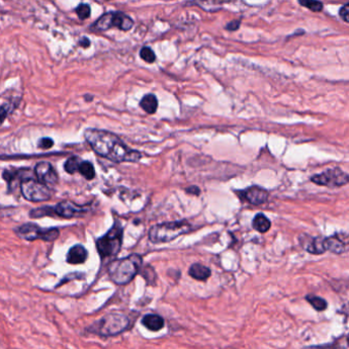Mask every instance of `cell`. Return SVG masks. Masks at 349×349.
<instances>
[{
	"label": "cell",
	"mask_w": 349,
	"mask_h": 349,
	"mask_svg": "<svg viewBox=\"0 0 349 349\" xmlns=\"http://www.w3.org/2000/svg\"><path fill=\"white\" fill-rule=\"evenodd\" d=\"M84 137L96 154L112 162L136 163L142 157L138 151L129 148L110 131L87 128L84 131Z\"/></svg>",
	"instance_id": "obj_1"
},
{
	"label": "cell",
	"mask_w": 349,
	"mask_h": 349,
	"mask_svg": "<svg viewBox=\"0 0 349 349\" xmlns=\"http://www.w3.org/2000/svg\"><path fill=\"white\" fill-rule=\"evenodd\" d=\"M142 266L138 254H131L122 259H116L107 266L111 280L117 285H126L134 279Z\"/></svg>",
	"instance_id": "obj_2"
},
{
	"label": "cell",
	"mask_w": 349,
	"mask_h": 349,
	"mask_svg": "<svg viewBox=\"0 0 349 349\" xmlns=\"http://www.w3.org/2000/svg\"><path fill=\"white\" fill-rule=\"evenodd\" d=\"M190 230L191 225L187 220L164 222L154 225L150 230L149 238L151 242L156 244L168 243L179 236L188 234Z\"/></svg>",
	"instance_id": "obj_3"
},
{
	"label": "cell",
	"mask_w": 349,
	"mask_h": 349,
	"mask_svg": "<svg viewBox=\"0 0 349 349\" xmlns=\"http://www.w3.org/2000/svg\"><path fill=\"white\" fill-rule=\"evenodd\" d=\"M129 324L130 321L126 316L121 314H109L95 322L88 330L96 335L111 337L124 332Z\"/></svg>",
	"instance_id": "obj_4"
},
{
	"label": "cell",
	"mask_w": 349,
	"mask_h": 349,
	"mask_svg": "<svg viewBox=\"0 0 349 349\" xmlns=\"http://www.w3.org/2000/svg\"><path fill=\"white\" fill-rule=\"evenodd\" d=\"M123 228L118 222L110 228L109 232L96 240V249L102 259L116 256L122 246Z\"/></svg>",
	"instance_id": "obj_5"
},
{
	"label": "cell",
	"mask_w": 349,
	"mask_h": 349,
	"mask_svg": "<svg viewBox=\"0 0 349 349\" xmlns=\"http://www.w3.org/2000/svg\"><path fill=\"white\" fill-rule=\"evenodd\" d=\"M87 211L86 208L76 205L74 203L69 201H64L56 204L54 207H42L34 209L30 212V217L32 218H39L43 216H59L64 218H72L76 216H81L83 213Z\"/></svg>",
	"instance_id": "obj_6"
},
{
	"label": "cell",
	"mask_w": 349,
	"mask_h": 349,
	"mask_svg": "<svg viewBox=\"0 0 349 349\" xmlns=\"http://www.w3.org/2000/svg\"><path fill=\"white\" fill-rule=\"evenodd\" d=\"M134 25V22L128 15L121 11H109L96 20L92 28L98 31H107L111 28H118L121 31H129Z\"/></svg>",
	"instance_id": "obj_7"
},
{
	"label": "cell",
	"mask_w": 349,
	"mask_h": 349,
	"mask_svg": "<svg viewBox=\"0 0 349 349\" xmlns=\"http://www.w3.org/2000/svg\"><path fill=\"white\" fill-rule=\"evenodd\" d=\"M23 197L30 202H45L52 198V190L38 179L28 178L21 184Z\"/></svg>",
	"instance_id": "obj_8"
},
{
	"label": "cell",
	"mask_w": 349,
	"mask_h": 349,
	"mask_svg": "<svg viewBox=\"0 0 349 349\" xmlns=\"http://www.w3.org/2000/svg\"><path fill=\"white\" fill-rule=\"evenodd\" d=\"M16 233L24 240H43L45 242H53L59 235L57 228H42L34 223H26L19 226L16 228Z\"/></svg>",
	"instance_id": "obj_9"
},
{
	"label": "cell",
	"mask_w": 349,
	"mask_h": 349,
	"mask_svg": "<svg viewBox=\"0 0 349 349\" xmlns=\"http://www.w3.org/2000/svg\"><path fill=\"white\" fill-rule=\"evenodd\" d=\"M311 182L328 188H340L349 183V175L339 168H332L321 174L312 176Z\"/></svg>",
	"instance_id": "obj_10"
},
{
	"label": "cell",
	"mask_w": 349,
	"mask_h": 349,
	"mask_svg": "<svg viewBox=\"0 0 349 349\" xmlns=\"http://www.w3.org/2000/svg\"><path fill=\"white\" fill-rule=\"evenodd\" d=\"M34 173L39 182L45 185H55L58 180L57 173L54 166L48 162H39L34 168Z\"/></svg>",
	"instance_id": "obj_11"
},
{
	"label": "cell",
	"mask_w": 349,
	"mask_h": 349,
	"mask_svg": "<svg viewBox=\"0 0 349 349\" xmlns=\"http://www.w3.org/2000/svg\"><path fill=\"white\" fill-rule=\"evenodd\" d=\"M299 242L301 244L302 248L311 254H322L326 252L324 248V239L322 238H314L307 235H302L299 238Z\"/></svg>",
	"instance_id": "obj_12"
},
{
	"label": "cell",
	"mask_w": 349,
	"mask_h": 349,
	"mask_svg": "<svg viewBox=\"0 0 349 349\" xmlns=\"http://www.w3.org/2000/svg\"><path fill=\"white\" fill-rule=\"evenodd\" d=\"M344 236L337 234L333 237L324 239V248L326 251H330L335 254H341L348 249V239L345 240Z\"/></svg>",
	"instance_id": "obj_13"
},
{
	"label": "cell",
	"mask_w": 349,
	"mask_h": 349,
	"mask_svg": "<svg viewBox=\"0 0 349 349\" xmlns=\"http://www.w3.org/2000/svg\"><path fill=\"white\" fill-rule=\"evenodd\" d=\"M243 197L252 205H261L268 198V192L259 187H251L243 191Z\"/></svg>",
	"instance_id": "obj_14"
},
{
	"label": "cell",
	"mask_w": 349,
	"mask_h": 349,
	"mask_svg": "<svg viewBox=\"0 0 349 349\" xmlns=\"http://www.w3.org/2000/svg\"><path fill=\"white\" fill-rule=\"evenodd\" d=\"M87 250L82 245L72 247L67 254V262L70 264H80L87 259Z\"/></svg>",
	"instance_id": "obj_15"
},
{
	"label": "cell",
	"mask_w": 349,
	"mask_h": 349,
	"mask_svg": "<svg viewBox=\"0 0 349 349\" xmlns=\"http://www.w3.org/2000/svg\"><path fill=\"white\" fill-rule=\"evenodd\" d=\"M141 323L148 330L158 332L164 328V320L158 315H146L141 319Z\"/></svg>",
	"instance_id": "obj_16"
},
{
	"label": "cell",
	"mask_w": 349,
	"mask_h": 349,
	"mask_svg": "<svg viewBox=\"0 0 349 349\" xmlns=\"http://www.w3.org/2000/svg\"><path fill=\"white\" fill-rule=\"evenodd\" d=\"M188 274L195 280L206 281L211 275V270L210 268L203 266L201 263H194L191 264L188 269Z\"/></svg>",
	"instance_id": "obj_17"
},
{
	"label": "cell",
	"mask_w": 349,
	"mask_h": 349,
	"mask_svg": "<svg viewBox=\"0 0 349 349\" xmlns=\"http://www.w3.org/2000/svg\"><path fill=\"white\" fill-rule=\"evenodd\" d=\"M139 106L144 112L153 115L158 110V99L156 98V95H154L153 93L146 94L142 96Z\"/></svg>",
	"instance_id": "obj_18"
},
{
	"label": "cell",
	"mask_w": 349,
	"mask_h": 349,
	"mask_svg": "<svg viewBox=\"0 0 349 349\" xmlns=\"http://www.w3.org/2000/svg\"><path fill=\"white\" fill-rule=\"evenodd\" d=\"M252 224H253L254 230H256L257 232H259L261 234L268 232L269 228H270V225H271L269 219L262 213H259L255 216Z\"/></svg>",
	"instance_id": "obj_19"
},
{
	"label": "cell",
	"mask_w": 349,
	"mask_h": 349,
	"mask_svg": "<svg viewBox=\"0 0 349 349\" xmlns=\"http://www.w3.org/2000/svg\"><path fill=\"white\" fill-rule=\"evenodd\" d=\"M82 162L83 161L79 157H77V156H72V157L68 158V160L65 163V166H64L65 170L69 174H73V173L79 171Z\"/></svg>",
	"instance_id": "obj_20"
},
{
	"label": "cell",
	"mask_w": 349,
	"mask_h": 349,
	"mask_svg": "<svg viewBox=\"0 0 349 349\" xmlns=\"http://www.w3.org/2000/svg\"><path fill=\"white\" fill-rule=\"evenodd\" d=\"M79 172H80L81 175H83L87 180H91V179H93L95 177L94 166L89 161H83L81 163Z\"/></svg>",
	"instance_id": "obj_21"
},
{
	"label": "cell",
	"mask_w": 349,
	"mask_h": 349,
	"mask_svg": "<svg viewBox=\"0 0 349 349\" xmlns=\"http://www.w3.org/2000/svg\"><path fill=\"white\" fill-rule=\"evenodd\" d=\"M306 300L309 302V304L318 311H322V310L326 309L328 306V303H327L326 300L319 297V296L308 295V296H306Z\"/></svg>",
	"instance_id": "obj_22"
},
{
	"label": "cell",
	"mask_w": 349,
	"mask_h": 349,
	"mask_svg": "<svg viewBox=\"0 0 349 349\" xmlns=\"http://www.w3.org/2000/svg\"><path fill=\"white\" fill-rule=\"evenodd\" d=\"M76 14L80 20H86L90 17L91 7L87 3H80L76 9Z\"/></svg>",
	"instance_id": "obj_23"
},
{
	"label": "cell",
	"mask_w": 349,
	"mask_h": 349,
	"mask_svg": "<svg viewBox=\"0 0 349 349\" xmlns=\"http://www.w3.org/2000/svg\"><path fill=\"white\" fill-rule=\"evenodd\" d=\"M139 55L144 62H147L149 64H153L156 61V54L151 47H147V46L142 47L140 50Z\"/></svg>",
	"instance_id": "obj_24"
},
{
	"label": "cell",
	"mask_w": 349,
	"mask_h": 349,
	"mask_svg": "<svg viewBox=\"0 0 349 349\" xmlns=\"http://www.w3.org/2000/svg\"><path fill=\"white\" fill-rule=\"evenodd\" d=\"M300 4L306 6L312 11H321L322 9V3L319 1H300Z\"/></svg>",
	"instance_id": "obj_25"
},
{
	"label": "cell",
	"mask_w": 349,
	"mask_h": 349,
	"mask_svg": "<svg viewBox=\"0 0 349 349\" xmlns=\"http://www.w3.org/2000/svg\"><path fill=\"white\" fill-rule=\"evenodd\" d=\"M54 144V141L51 137H43L38 141V148L43 149V150H48L53 148Z\"/></svg>",
	"instance_id": "obj_26"
},
{
	"label": "cell",
	"mask_w": 349,
	"mask_h": 349,
	"mask_svg": "<svg viewBox=\"0 0 349 349\" xmlns=\"http://www.w3.org/2000/svg\"><path fill=\"white\" fill-rule=\"evenodd\" d=\"M339 15L341 17V19L346 22L349 23V3L343 5L340 10H339Z\"/></svg>",
	"instance_id": "obj_27"
},
{
	"label": "cell",
	"mask_w": 349,
	"mask_h": 349,
	"mask_svg": "<svg viewBox=\"0 0 349 349\" xmlns=\"http://www.w3.org/2000/svg\"><path fill=\"white\" fill-rule=\"evenodd\" d=\"M240 24H241L240 21H233V22L227 24L226 29L230 30V31H236L240 28Z\"/></svg>",
	"instance_id": "obj_28"
},
{
	"label": "cell",
	"mask_w": 349,
	"mask_h": 349,
	"mask_svg": "<svg viewBox=\"0 0 349 349\" xmlns=\"http://www.w3.org/2000/svg\"><path fill=\"white\" fill-rule=\"evenodd\" d=\"M186 190H187V192H188V194L195 195V196L200 195V192H201V190L198 187H188V188H187Z\"/></svg>",
	"instance_id": "obj_29"
},
{
	"label": "cell",
	"mask_w": 349,
	"mask_h": 349,
	"mask_svg": "<svg viewBox=\"0 0 349 349\" xmlns=\"http://www.w3.org/2000/svg\"><path fill=\"white\" fill-rule=\"evenodd\" d=\"M79 44H80V46H82L83 48H87V47H89V45H90V40H89L87 37H83V38L80 39Z\"/></svg>",
	"instance_id": "obj_30"
},
{
	"label": "cell",
	"mask_w": 349,
	"mask_h": 349,
	"mask_svg": "<svg viewBox=\"0 0 349 349\" xmlns=\"http://www.w3.org/2000/svg\"><path fill=\"white\" fill-rule=\"evenodd\" d=\"M347 342H348V344H349V336L347 337Z\"/></svg>",
	"instance_id": "obj_31"
}]
</instances>
